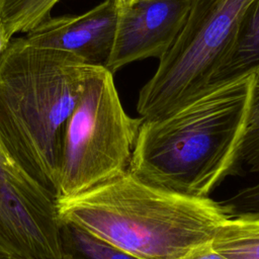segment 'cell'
<instances>
[{"label": "cell", "instance_id": "obj_1", "mask_svg": "<svg viewBox=\"0 0 259 259\" xmlns=\"http://www.w3.org/2000/svg\"><path fill=\"white\" fill-rule=\"evenodd\" d=\"M258 75L217 84L171 114L144 120L127 171L157 187L209 197L239 162Z\"/></svg>", "mask_w": 259, "mask_h": 259}, {"label": "cell", "instance_id": "obj_2", "mask_svg": "<svg viewBox=\"0 0 259 259\" xmlns=\"http://www.w3.org/2000/svg\"><path fill=\"white\" fill-rule=\"evenodd\" d=\"M62 223L140 259H180L212 241L231 218L223 202L147 183L130 171L87 191L57 198Z\"/></svg>", "mask_w": 259, "mask_h": 259}, {"label": "cell", "instance_id": "obj_3", "mask_svg": "<svg viewBox=\"0 0 259 259\" xmlns=\"http://www.w3.org/2000/svg\"><path fill=\"white\" fill-rule=\"evenodd\" d=\"M95 67L24 36L0 56V146L56 196L65 126Z\"/></svg>", "mask_w": 259, "mask_h": 259}, {"label": "cell", "instance_id": "obj_4", "mask_svg": "<svg viewBox=\"0 0 259 259\" xmlns=\"http://www.w3.org/2000/svg\"><path fill=\"white\" fill-rule=\"evenodd\" d=\"M143 121L123 109L113 74L96 66L65 126L57 198L82 193L126 172Z\"/></svg>", "mask_w": 259, "mask_h": 259}, {"label": "cell", "instance_id": "obj_5", "mask_svg": "<svg viewBox=\"0 0 259 259\" xmlns=\"http://www.w3.org/2000/svg\"><path fill=\"white\" fill-rule=\"evenodd\" d=\"M250 1L192 0L180 32L140 90V117L153 120L169 115L210 88Z\"/></svg>", "mask_w": 259, "mask_h": 259}, {"label": "cell", "instance_id": "obj_6", "mask_svg": "<svg viewBox=\"0 0 259 259\" xmlns=\"http://www.w3.org/2000/svg\"><path fill=\"white\" fill-rule=\"evenodd\" d=\"M0 255L65 259L57 196L16 163L0 172Z\"/></svg>", "mask_w": 259, "mask_h": 259}, {"label": "cell", "instance_id": "obj_7", "mask_svg": "<svg viewBox=\"0 0 259 259\" xmlns=\"http://www.w3.org/2000/svg\"><path fill=\"white\" fill-rule=\"evenodd\" d=\"M192 0H135L118 12L113 49L105 66L112 74L148 58L160 59L180 32Z\"/></svg>", "mask_w": 259, "mask_h": 259}, {"label": "cell", "instance_id": "obj_8", "mask_svg": "<svg viewBox=\"0 0 259 259\" xmlns=\"http://www.w3.org/2000/svg\"><path fill=\"white\" fill-rule=\"evenodd\" d=\"M117 21L115 1L104 0L80 15L51 16L24 37L33 46L65 51L89 65L105 67L113 49Z\"/></svg>", "mask_w": 259, "mask_h": 259}, {"label": "cell", "instance_id": "obj_9", "mask_svg": "<svg viewBox=\"0 0 259 259\" xmlns=\"http://www.w3.org/2000/svg\"><path fill=\"white\" fill-rule=\"evenodd\" d=\"M252 74H259V0H251L246 6L232 46L213 75L210 87Z\"/></svg>", "mask_w": 259, "mask_h": 259}, {"label": "cell", "instance_id": "obj_10", "mask_svg": "<svg viewBox=\"0 0 259 259\" xmlns=\"http://www.w3.org/2000/svg\"><path fill=\"white\" fill-rule=\"evenodd\" d=\"M212 248L227 259H259V217H231L218 228Z\"/></svg>", "mask_w": 259, "mask_h": 259}, {"label": "cell", "instance_id": "obj_11", "mask_svg": "<svg viewBox=\"0 0 259 259\" xmlns=\"http://www.w3.org/2000/svg\"><path fill=\"white\" fill-rule=\"evenodd\" d=\"M60 0H0V24L8 39L27 32L44 20Z\"/></svg>", "mask_w": 259, "mask_h": 259}, {"label": "cell", "instance_id": "obj_12", "mask_svg": "<svg viewBox=\"0 0 259 259\" xmlns=\"http://www.w3.org/2000/svg\"><path fill=\"white\" fill-rule=\"evenodd\" d=\"M62 233L66 252L82 259H140L70 224L62 223Z\"/></svg>", "mask_w": 259, "mask_h": 259}, {"label": "cell", "instance_id": "obj_13", "mask_svg": "<svg viewBox=\"0 0 259 259\" xmlns=\"http://www.w3.org/2000/svg\"><path fill=\"white\" fill-rule=\"evenodd\" d=\"M239 161L251 172H259V75L257 76L239 151Z\"/></svg>", "mask_w": 259, "mask_h": 259}, {"label": "cell", "instance_id": "obj_14", "mask_svg": "<svg viewBox=\"0 0 259 259\" xmlns=\"http://www.w3.org/2000/svg\"><path fill=\"white\" fill-rule=\"evenodd\" d=\"M223 203L231 217H259V183L240 190Z\"/></svg>", "mask_w": 259, "mask_h": 259}, {"label": "cell", "instance_id": "obj_15", "mask_svg": "<svg viewBox=\"0 0 259 259\" xmlns=\"http://www.w3.org/2000/svg\"><path fill=\"white\" fill-rule=\"evenodd\" d=\"M180 259H227L222 254L217 252L212 246L211 242L199 245L191 249L187 254H185Z\"/></svg>", "mask_w": 259, "mask_h": 259}, {"label": "cell", "instance_id": "obj_16", "mask_svg": "<svg viewBox=\"0 0 259 259\" xmlns=\"http://www.w3.org/2000/svg\"><path fill=\"white\" fill-rule=\"evenodd\" d=\"M9 41H10V39L7 38V36L5 35V32H4V30H3V28H2V26L0 24V56L5 51L6 47L9 44Z\"/></svg>", "mask_w": 259, "mask_h": 259}, {"label": "cell", "instance_id": "obj_17", "mask_svg": "<svg viewBox=\"0 0 259 259\" xmlns=\"http://www.w3.org/2000/svg\"><path fill=\"white\" fill-rule=\"evenodd\" d=\"M118 9V12L125 10L135 0H114Z\"/></svg>", "mask_w": 259, "mask_h": 259}, {"label": "cell", "instance_id": "obj_18", "mask_svg": "<svg viewBox=\"0 0 259 259\" xmlns=\"http://www.w3.org/2000/svg\"><path fill=\"white\" fill-rule=\"evenodd\" d=\"M66 253H67V255H66L65 259H82V258H80L79 256H77V255H75L73 253H70V252H66ZM0 259H10V258H7L5 256L0 255Z\"/></svg>", "mask_w": 259, "mask_h": 259}]
</instances>
